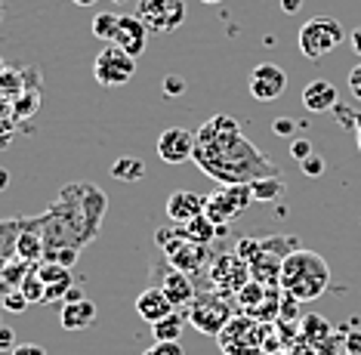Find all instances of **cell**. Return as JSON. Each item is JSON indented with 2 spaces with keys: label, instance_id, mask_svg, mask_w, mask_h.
Instances as JSON below:
<instances>
[{
  "label": "cell",
  "instance_id": "obj_1",
  "mask_svg": "<svg viewBox=\"0 0 361 355\" xmlns=\"http://www.w3.org/2000/svg\"><path fill=\"white\" fill-rule=\"evenodd\" d=\"M192 161L219 186H241L262 176H281L275 161L244 136L232 114H213L195 130Z\"/></svg>",
  "mask_w": 361,
  "mask_h": 355
},
{
  "label": "cell",
  "instance_id": "obj_2",
  "mask_svg": "<svg viewBox=\"0 0 361 355\" xmlns=\"http://www.w3.org/2000/svg\"><path fill=\"white\" fill-rule=\"evenodd\" d=\"M109 207V195L93 183H68L59 198L35 217V226L44 235L47 253L53 251H80L99 235L102 217ZM44 253V257H47Z\"/></svg>",
  "mask_w": 361,
  "mask_h": 355
},
{
  "label": "cell",
  "instance_id": "obj_3",
  "mask_svg": "<svg viewBox=\"0 0 361 355\" xmlns=\"http://www.w3.org/2000/svg\"><path fill=\"white\" fill-rule=\"evenodd\" d=\"M278 287H281L287 296H293V300L312 303L331 287V266H327V260L322 253L297 247V251L284 260Z\"/></svg>",
  "mask_w": 361,
  "mask_h": 355
},
{
  "label": "cell",
  "instance_id": "obj_4",
  "mask_svg": "<svg viewBox=\"0 0 361 355\" xmlns=\"http://www.w3.org/2000/svg\"><path fill=\"white\" fill-rule=\"evenodd\" d=\"M300 247V238L293 235H272V238H241L238 241V257L247 260L250 266V278L266 287H278L281 278V266Z\"/></svg>",
  "mask_w": 361,
  "mask_h": 355
},
{
  "label": "cell",
  "instance_id": "obj_5",
  "mask_svg": "<svg viewBox=\"0 0 361 355\" xmlns=\"http://www.w3.org/2000/svg\"><path fill=\"white\" fill-rule=\"evenodd\" d=\"M154 241H158V247L164 251L167 263H173L179 272H185V275H192V278L207 272L213 257H216V253L210 251V244H198V241H192V238H185V232L176 222H173V229H158Z\"/></svg>",
  "mask_w": 361,
  "mask_h": 355
},
{
  "label": "cell",
  "instance_id": "obj_6",
  "mask_svg": "<svg viewBox=\"0 0 361 355\" xmlns=\"http://www.w3.org/2000/svg\"><path fill=\"white\" fill-rule=\"evenodd\" d=\"M185 315H188V325H192L195 331H201V334H207V337L216 340L219 331L232 321L235 309H232V303H228V296L216 294L210 287V291L195 294V300L185 306Z\"/></svg>",
  "mask_w": 361,
  "mask_h": 355
},
{
  "label": "cell",
  "instance_id": "obj_7",
  "mask_svg": "<svg viewBox=\"0 0 361 355\" xmlns=\"http://www.w3.org/2000/svg\"><path fill=\"white\" fill-rule=\"evenodd\" d=\"M223 355H262L266 352V321L253 315H232V321L216 337Z\"/></svg>",
  "mask_w": 361,
  "mask_h": 355
},
{
  "label": "cell",
  "instance_id": "obj_8",
  "mask_svg": "<svg viewBox=\"0 0 361 355\" xmlns=\"http://www.w3.org/2000/svg\"><path fill=\"white\" fill-rule=\"evenodd\" d=\"M343 37H346V31H343V22L331 19V16H315V19H309L306 25L300 28V53L306 56V59L318 62L322 56L334 53L336 47L343 44Z\"/></svg>",
  "mask_w": 361,
  "mask_h": 355
},
{
  "label": "cell",
  "instance_id": "obj_9",
  "mask_svg": "<svg viewBox=\"0 0 361 355\" xmlns=\"http://www.w3.org/2000/svg\"><path fill=\"white\" fill-rule=\"evenodd\" d=\"M207 282L216 294L235 296L244 284L250 282V266L244 257H238V251L232 253H216L213 263L207 266Z\"/></svg>",
  "mask_w": 361,
  "mask_h": 355
},
{
  "label": "cell",
  "instance_id": "obj_10",
  "mask_svg": "<svg viewBox=\"0 0 361 355\" xmlns=\"http://www.w3.org/2000/svg\"><path fill=\"white\" fill-rule=\"evenodd\" d=\"M253 201L250 195V183H241V186H219L216 192L207 198L204 204V217L216 226H228L247 210V204Z\"/></svg>",
  "mask_w": 361,
  "mask_h": 355
},
{
  "label": "cell",
  "instance_id": "obj_11",
  "mask_svg": "<svg viewBox=\"0 0 361 355\" xmlns=\"http://www.w3.org/2000/svg\"><path fill=\"white\" fill-rule=\"evenodd\" d=\"M133 74H136V56H130L118 44H109L93 62V78L102 87H124Z\"/></svg>",
  "mask_w": 361,
  "mask_h": 355
},
{
  "label": "cell",
  "instance_id": "obj_12",
  "mask_svg": "<svg viewBox=\"0 0 361 355\" xmlns=\"http://www.w3.org/2000/svg\"><path fill=\"white\" fill-rule=\"evenodd\" d=\"M136 16L154 35H170L185 19V0H139Z\"/></svg>",
  "mask_w": 361,
  "mask_h": 355
},
{
  "label": "cell",
  "instance_id": "obj_13",
  "mask_svg": "<svg viewBox=\"0 0 361 355\" xmlns=\"http://www.w3.org/2000/svg\"><path fill=\"white\" fill-rule=\"evenodd\" d=\"M154 284L167 294V300L173 303L176 309H185L188 303L195 300V294H198L195 278L185 275V272H179L173 263H161V269H154Z\"/></svg>",
  "mask_w": 361,
  "mask_h": 355
},
{
  "label": "cell",
  "instance_id": "obj_14",
  "mask_svg": "<svg viewBox=\"0 0 361 355\" xmlns=\"http://www.w3.org/2000/svg\"><path fill=\"white\" fill-rule=\"evenodd\" d=\"M284 90H287V74L281 65L266 62L250 71V96L257 99V102H275Z\"/></svg>",
  "mask_w": 361,
  "mask_h": 355
},
{
  "label": "cell",
  "instance_id": "obj_15",
  "mask_svg": "<svg viewBox=\"0 0 361 355\" xmlns=\"http://www.w3.org/2000/svg\"><path fill=\"white\" fill-rule=\"evenodd\" d=\"M195 155V133L185 127H170L158 136V158L164 164H185Z\"/></svg>",
  "mask_w": 361,
  "mask_h": 355
},
{
  "label": "cell",
  "instance_id": "obj_16",
  "mask_svg": "<svg viewBox=\"0 0 361 355\" xmlns=\"http://www.w3.org/2000/svg\"><path fill=\"white\" fill-rule=\"evenodd\" d=\"M35 269H37V275L44 278V287H47L44 303H59L68 296V291H71V269L68 266L40 260V263H35Z\"/></svg>",
  "mask_w": 361,
  "mask_h": 355
},
{
  "label": "cell",
  "instance_id": "obj_17",
  "mask_svg": "<svg viewBox=\"0 0 361 355\" xmlns=\"http://www.w3.org/2000/svg\"><path fill=\"white\" fill-rule=\"evenodd\" d=\"M96 303L87 300V296H78V300H65L62 312H59V325L65 331H87V327L96 325Z\"/></svg>",
  "mask_w": 361,
  "mask_h": 355
},
{
  "label": "cell",
  "instance_id": "obj_18",
  "mask_svg": "<svg viewBox=\"0 0 361 355\" xmlns=\"http://www.w3.org/2000/svg\"><path fill=\"white\" fill-rule=\"evenodd\" d=\"M114 44L121 49H127L130 56H142L145 47H149V28H145V22L139 19V16H121Z\"/></svg>",
  "mask_w": 361,
  "mask_h": 355
},
{
  "label": "cell",
  "instance_id": "obj_19",
  "mask_svg": "<svg viewBox=\"0 0 361 355\" xmlns=\"http://www.w3.org/2000/svg\"><path fill=\"white\" fill-rule=\"evenodd\" d=\"M173 309H176V306L167 300V294H164L158 284L145 287V291L136 296V315L142 318V321H149V325H158V321L167 318Z\"/></svg>",
  "mask_w": 361,
  "mask_h": 355
},
{
  "label": "cell",
  "instance_id": "obj_20",
  "mask_svg": "<svg viewBox=\"0 0 361 355\" xmlns=\"http://www.w3.org/2000/svg\"><path fill=\"white\" fill-rule=\"evenodd\" d=\"M204 204H207V198L195 195V192H185V188H179L167 198V217L170 222H176V226H183V222L195 219L204 213Z\"/></svg>",
  "mask_w": 361,
  "mask_h": 355
},
{
  "label": "cell",
  "instance_id": "obj_21",
  "mask_svg": "<svg viewBox=\"0 0 361 355\" xmlns=\"http://www.w3.org/2000/svg\"><path fill=\"white\" fill-rule=\"evenodd\" d=\"M336 99H340V93H336V87L331 84V80H309L306 90H302V105L312 112V114H322V112H334Z\"/></svg>",
  "mask_w": 361,
  "mask_h": 355
},
{
  "label": "cell",
  "instance_id": "obj_22",
  "mask_svg": "<svg viewBox=\"0 0 361 355\" xmlns=\"http://www.w3.org/2000/svg\"><path fill=\"white\" fill-rule=\"evenodd\" d=\"M44 253H47L44 235H40V229L35 226V217L22 219V232H19V241H16V257L35 266V263L44 260Z\"/></svg>",
  "mask_w": 361,
  "mask_h": 355
},
{
  "label": "cell",
  "instance_id": "obj_23",
  "mask_svg": "<svg viewBox=\"0 0 361 355\" xmlns=\"http://www.w3.org/2000/svg\"><path fill=\"white\" fill-rule=\"evenodd\" d=\"M300 337L302 340H309L315 349H322L327 340H334L336 337V327L324 315H306V318H300Z\"/></svg>",
  "mask_w": 361,
  "mask_h": 355
},
{
  "label": "cell",
  "instance_id": "obj_24",
  "mask_svg": "<svg viewBox=\"0 0 361 355\" xmlns=\"http://www.w3.org/2000/svg\"><path fill=\"white\" fill-rule=\"evenodd\" d=\"M185 232V238H192V241H198V244H210V241H216V235H223L226 232V226H216V222H210L207 217H195V219H188L179 226Z\"/></svg>",
  "mask_w": 361,
  "mask_h": 355
},
{
  "label": "cell",
  "instance_id": "obj_25",
  "mask_svg": "<svg viewBox=\"0 0 361 355\" xmlns=\"http://www.w3.org/2000/svg\"><path fill=\"white\" fill-rule=\"evenodd\" d=\"M185 321H188L185 312H183V309H173L167 318H161L158 325H152L154 340H179V334H183Z\"/></svg>",
  "mask_w": 361,
  "mask_h": 355
},
{
  "label": "cell",
  "instance_id": "obj_26",
  "mask_svg": "<svg viewBox=\"0 0 361 355\" xmlns=\"http://www.w3.org/2000/svg\"><path fill=\"white\" fill-rule=\"evenodd\" d=\"M19 232H22V219H0V263L16 257Z\"/></svg>",
  "mask_w": 361,
  "mask_h": 355
},
{
  "label": "cell",
  "instance_id": "obj_27",
  "mask_svg": "<svg viewBox=\"0 0 361 355\" xmlns=\"http://www.w3.org/2000/svg\"><path fill=\"white\" fill-rule=\"evenodd\" d=\"M284 192V179L281 176H262L250 183V195L253 201H278Z\"/></svg>",
  "mask_w": 361,
  "mask_h": 355
},
{
  "label": "cell",
  "instance_id": "obj_28",
  "mask_svg": "<svg viewBox=\"0 0 361 355\" xmlns=\"http://www.w3.org/2000/svg\"><path fill=\"white\" fill-rule=\"evenodd\" d=\"M111 176L121 183H139V179H145V164L139 158H118L111 164Z\"/></svg>",
  "mask_w": 361,
  "mask_h": 355
},
{
  "label": "cell",
  "instance_id": "obj_29",
  "mask_svg": "<svg viewBox=\"0 0 361 355\" xmlns=\"http://www.w3.org/2000/svg\"><path fill=\"white\" fill-rule=\"evenodd\" d=\"M118 25H121V16L114 13H99L93 19V35L105 40V44H114V35H118Z\"/></svg>",
  "mask_w": 361,
  "mask_h": 355
},
{
  "label": "cell",
  "instance_id": "obj_30",
  "mask_svg": "<svg viewBox=\"0 0 361 355\" xmlns=\"http://www.w3.org/2000/svg\"><path fill=\"white\" fill-rule=\"evenodd\" d=\"M19 291L28 296V303H44V294H47V287H44V278L37 275V269H35V266L28 269V275H25V282H22V287H19Z\"/></svg>",
  "mask_w": 361,
  "mask_h": 355
},
{
  "label": "cell",
  "instance_id": "obj_31",
  "mask_svg": "<svg viewBox=\"0 0 361 355\" xmlns=\"http://www.w3.org/2000/svg\"><path fill=\"white\" fill-rule=\"evenodd\" d=\"M28 306L31 303L22 291H10V294H4V300H0V309H6V312H25Z\"/></svg>",
  "mask_w": 361,
  "mask_h": 355
},
{
  "label": "cell",
  "instance_id": "obj_32",
  "mask_svg": "<svg viewBox=\"0 0 361 355\" xmlns=\"http://www.w3.org/2000/svg\"><path fill=\"white\" fill-rule=\"evenodd\" d=\"M142 355H185V349L179 346V340H154L152 349H145Z\"/></svg>",
  "mask_w": 361,
  "mask_h": 355
},
{
  "label": "cell",
  "instance_id": "obj_33",
  "mask_svg": "<svg viewBox=\"0 0 361 355\" xmlns=\"http://www.w3.org/2000/svg\"><path fill=\"white\" fill-rule=\"evenodd\" d=\"M343 349H346V355H361V331L343 327Z\"/></svg>",
  "mask_w": 361,
  "mask_h": 355
},
{
  "label": "cell",
  "instance_id": "obj_34",
  "mask_svg": "<svg viewBox=\"0 0 361 355\" xmlns=\"http://www.w3.org/2000/svg\"><path fill=\"white\" fill-rule=\"evenodd\" d=\"M300 167H302V173H306V176L315 179V176H322V173H324V158H322V155L312 152L306 161H300Z\"/></svg>",
  "mask_w": 361,
  "mask_h": 355
},
{
  "label": "cell",
  "instance_id": "obj_35",
  "mask_svg": "<svg viewBox=\"0 0 361 355\" xmlns=\"http://www.w3.org/2000/svg\"><path fill=\"white\" fill-rule=\"evenodd\" d=\"M16 346H19L16 343V331L10 325H0V352H13Z\"/></svg>",
  "mask_w": 361,
  "mask_h": 355
},
{
  "label": "cell",
  "instance_id": "obj_36",
  "mask_svg": "<svg viewBox=\"0 0 361 355\" xmlns=\"http://www.w3.org/2000/svg\"><path fill=\"white\" fill-rule=\"evenodd\" d=\"M334 114H336V121H340L343 127L355 130V114H358V112H352L349 105H336V109H334Z\"/></svg>",
  "mask_w": 361,
  "mask_h": 355
},
{
  "label": "cell",
  "instance_id": "obj_37",
  "mask_svg": "<svg viewBox=\"0 0 361 355\" xmlns=\"http://www.w3.org/2000/svg\"><path fill=\"white\" fill-rule=\"evenodd\" d=\"M290 155L297 161H306L309 155H312V145H309V139H290Z\"/></svg>",
  "mask_w": 361,
  "mask_h": 355
},
{
  "label": "cell",
  "instance_id": "obj_38",
  "mask_svg": "<svg viewBox=\"0 0 361 355\" xmlns=\"http://www.w3.org/2000/svg\"><path fill=\"white\" fill-rule=\"evenodd\" d=\"M349 93H352V96H355L358 102H361V62H358L355 68L349 71Z\"/></svg>",
  "mask_w": 361,
  "mask_h": 355
},
{
  "label": "cell",
  "instance_id": "obj_39",
  "mask_svg": "<svg viewBox=\"0 0 361 355\" xmlns=\"http://www.w3.org/2000/svg\"><path fill=\"white\" fill-rule=\"evenodd\" d=\"M272 130L278 136H284V139H293V121H287V118H278L272 124Z\"/></svg>",
  "mask_w": 361,
  "mask_h": 355
},
{
  "label": "cell",
  "instance_id": "obj_40",
  "mask_svg": "<svg viewBox=\"0 0 361 355\" xmlns=\"http://www.w3.org/2000/svg\"><path fill=\"white\" fill-rule=\"evenodd\" d=\"M13 355H47L44 346H37V343H19L13 349Z\"/></svg>",
  "mask_w": 361,
  "mask_h": 355
},
{
  "label": "cell",
  "instance_id": "obj_41",
  "mask_svg": "<svg viewBox=\"0 0 361 355\" xmlns=\"http://www.w3.org/2000/svg\"><path fill=\"white\" fill-rule=\"evenodd\" d=\"M183 90H185L183 78H167V80H164V93H167V96H179Z\"/></svg>",
  "mask_w": 361,
  "mask_h": 355
},
{
  "label": "cell",
  "instance_id": "obj_42",
  "mask_svg": "<svg viewBox=\"0 0 361 355\" xmlns=\"http://www.w3.org/2000/svg\"><path fill=\"white\" fill-rule=\"evenodd\" d=\"M349 44H352V49H355V53L361 56V28H355V31L349 35Z\"/></svg>",
  "mask_w": 361,
  "mask_h": 355
},
{
  "label": "cell",
  "instance_id": "obj_43",
  "mask_svg": "<svg viewBox=\"0 0 361 355\" xmlns=\"http://www.w3.org/2000/svg\"><path fill=\"white\" fill-rule=\"evenodd\" d=\"M300 6H302V0H281V10L284 13H297Z\"/></svg>",
  "mask_w": 361,
  "mask_h": 355
},
{
  "label": "cell",
  "instance_id": "obj_44",
  "mask_svg": "<svg viewBox=\"0 0 361 355\" xmlns=\"http://www.w3.org/2000/svg\"><path fill=\"white\" fill-rule=\"evenodd\" d=\"M6 186H10V170L0 167V192H6Z\"/></svg>",
  "mask_w": 361,
  "mask_h": 355
},
{
  "label": "cell",
  "instance_id": "obj_45",
  "mask_svg": "<svg viewBox=\"0 0 361 355\" xmlns=\"http://www.w3.org/2000/svg\"><path fill=\"white\" fill-rule=\"evenodd\" d=\"M355 143H358V152H361V112L355 114Z\"/></svg>",
  "mask_w": 361,
  "mask_h": 355
},
{
  "label": "cell",
  "instance_id": "obj_46",
  "mask_svg": "<svg viewBox=\"0 0 361 355\" xmlns=\"http://www.w3.org/2000/svg\"><path fill=\"white\" fill-rule=\"evenodd\" d=\"M71 4H78V6H93V4H99V0H71Z\"/></svg>",
  "mask_w": 361,
  "mask_h": 355
},
{
  "label": "cell",
  "instance_id": "obj_47",
  "mask_svg": "<svg viewBox=\"0 0 361 355\" xmlns=\"http://www.w3.org/2000/svg\"><path fill=\"white\" fill-rule=\"evenodd\" d=\"M6 71V65H4V59H0V74H4Z\"/></svg>",
  "mask_w": 361,
  "mask_h": 355
},
{
  "label": "cell",
  "instance_id": "obj_48",
  "mask_svg": "<svg viewBox=\"0 0 361 355\" xmlns=\"http://www.w3.org/2000/svg\"><path fill=\"white\" fill-rule=\"evenodd\" d=\"M201 4H219V0H201Z\"/></svg>",
  "mask_w": 361,
  "mask_h": 355
},
{
  "label": "cell",
  "instance_id": "obj_49",
  "mask_svg": "<svg viewBox=\"0 0 361 355\" xmlns=\"http://www.w3.org/2000/svg\"><path fill=\"white\" fill-rule=\"evenodd\" d=\"M278 355H290V352H287V349H284V352H278Z\"/></svg>",
  "mask_w": 361,
  "mask_h": 355
},
{
  "label": "cell",
  "instance_id": "obj_50",
  "mask_svg": "<svg viewBox=\"0 0 361 355\" xmlns=\"http://www.w3.org/2000/svg\"><path fill=\"white\" fill-rule=\"evenodd\" d=\"M0 16H4V4H0Z\"/></svg>",
  "mask_w": 361,
  "mask_h": 355
}]
</instances>
